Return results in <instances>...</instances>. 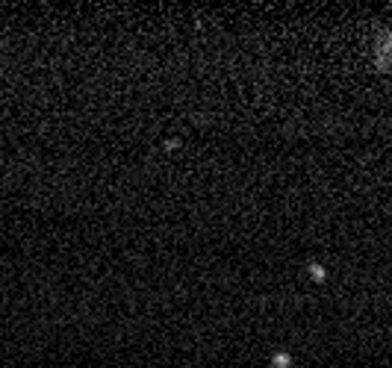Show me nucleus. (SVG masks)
Masks as SVG:
<instances>
[{
  "label": "nucleus",
  "mask_w": 392,
  "mask_h": 368,
  "mask_svg": "<svg viewBox=\"0 0 392 368\" xmlns=\"http://www.w3.org/2000/svg\"><path fill=\"white\" fill-rule=\"evenodd\" d=\"M274 365H277V368H286V365H289V356H286V353L274 356Z\"/></svg>",
  "instance_id": "f257e3e1"
}]
</instances>
